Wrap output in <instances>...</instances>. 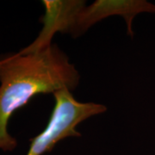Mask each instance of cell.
Here are the masks:
<instances>
[{
  "label": "cell",
  "instance_id": "6da1fadb",
  "mask_svg": "<svg viewBox=\"0 0 155 155\" xmlns=\"http://www.w3.org/2000/svg\"><path fill=\"white\" fill-rule=\"evenodd\" d=\"M80 75L57 45L0 60V149L13 151L17 140L8 132L11 116L38 94L73 91Z\"/></svg>",
  "mask_w": 155,
  "mask_h": 155
},
{
  "label": "cell",
  "instance_id": "7a4b0ae2",
  "mask_svg": "<svg viewBox=\"0 0 155 155\" xmlns=\"http://www.w3.org/2000/svg\"><path fill=\"white\" fill-rule=\"evenodd\" d=\"M54 106L44 130L30 141L26 155H43L51 152L60 140L67 137H78L76 127L86 119L107 110L106 106L96 103H82L76 100L68 89L54 93Z\"/></svg>",
  "mask_w": 155,
  "mask_h": 155
},
{
  "label": "cell",
  "instance_id": "3957f363",
  "mask_svg": "<svg viewBox=\"0 0 155 155\" xmlns=\"http://www.w3.org/2000/svg\"><path fill=\"white\" fill-rule=\"evenodd\" d=\"M140 13H155V5L146 0H97L79 11L70 34L77 38L97 22L112 16H120L126 22L127 34L133 38V21Z\"/></svg>",
  "mask_w": 155,
  "mask_h": 155
},
{
  "label": "cell",
  "instance_id": "277c9868",
  "mask_svg": "<svg viewBox=\"0 0 155 155\" xmlns=\"http://www.w3.org/2000/svg\"><path fill=\"white\" fill-rule=\"evenodd\" d=\"M85 3L83 0H43L45 14L41 19L43 27L37 38L20 53L39 52L52 45L51 41L56 33L70 34L77 15L86 5Z\"/></svg>",
  "mask_w": 155,
  "mask_h": 155
}]
</instances>
